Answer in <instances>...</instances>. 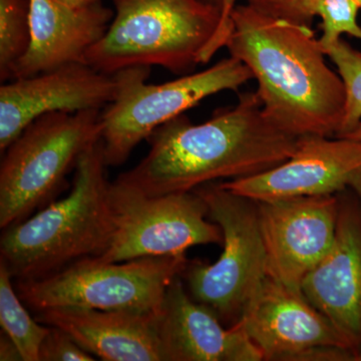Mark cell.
<instances>
[{
  "instance_id": "obj_1",
  "label": "cell",
  "mask_w": 361,
  "mask_h": 361,
  "mask_svg": "<svg viewBox=\"0 0 361 361\" xmlns=\"http://www.w3.org/2000/svg\"><path fill=\"white\" fill-rule=\"evenodd\" d=\"M298 139L271 122L257 92H243L205 123L183 114L161 125L148 137V155L118 179L151 196L192 192L276 167L293 155Z\"/></svg>"
},
{
  "instance_id": "obj_2",
  "label": "cell",
  "mask_w": 361,
  "mask_h": 361,
  "mask_svg": "<svg viewBox=\"0 0 361 361\" xmlns=\"http://www.w3.org/2000/svg\"><path fill=\"white\" fill-rule=\"evenodd\" d=\"M232 18L226 49L250 68L271 122L298 137H337L345 90L311 26L270 18L248 4L235 6Z\"/></svg>"
},
{
  "instance_id": "obj_3",
  "label": "cell",
  "mask_w": 361,
  "mask_h": 361,
  "mask_svg": "<svg viewBox=\"0 0 361 361\" xmlns=\"http://www.w3.org/2000/svg\"><path fill=\"white\" fill-rule=\"evenodd\" d=\"M108 32L85 63L113 75L130 66H158L176 73L207 65L228 44L233 9L212 0H113Z\"/></svg>"
},
{
  "instance_id": "obj_4",
  "label": "cell",
  "mask_w": 361,
  "mask_h": 361,
  "mask_svg": "<svg viewBox=\"0 0 361 361\" xmlns=\"http://www.w3.org/2000/svg\"><path fill=\"white\" fill-rule=\"evenodd\" d=\"M103 142L78 159L70 194L4 230L0 259L16 280L37 279L99 257L113 234Z\"/></svg>"
},
{
  "instance_id": "obj_5",
  "label": "cell",
  "mask_w": 361,
  "mask_h": 361,
  "mask_svg": "<svg viewBox=\"0 0 361 361\" xmlns=\"http://www.w3.org/2000/svg\"><path fill=\"white\" fill-rule=\"evenodd\" d=\"M101 113L47 114L30 123L9 145L0 166L2 230L54 201L80 157L101 140Z\"/></svg>"
},
{
  "instance_id": "obj_6",
  "label": "cell",
  "mask_w": 361,
  "mask_h": 361,
  "mask_svg": "<svg viewBox=\"0 0 361 361\" xmlns=\"http://www.w3.org/2000/svg\"><path fill=\"white\" fill-rule=\"evenodd\" d=\"M149 70V66H130L113 73L115 97L101 113V140L108 167L122 165L159 127L203 99L225 90L237 92L253 80L250 68L233 56L164 84H147Z\"/></svg>"
},
{
  "instance_id": "obj_7",
  "label": "cell",
  "mask_w": 361,
  "mask_h": 361,
  "mask_svg": "<svg viewBox=\"0 0 361 361\" xmlns=\"http://www.w3.org/2000/svg\"><path fill=\"white\" fill-rule=\"evenodd\" d=\"M194 191L222 230L223 250L213 264L188 262L182 277L195 300L212 310L225 326H235L267 278L258 202L213 183Z\"/></svg>"
},
{
  "instance_id": "obj_8",
  "label": "cell",
  "mask_w": 361,
  "mask_h": 361,
  "mask_svg": "<svg viewBox=\"0 0 361 361\" xmlns=\"http://www.w3.org/2000/svg\"><path fill=\"white\" fill-rule=\"evenodd\" d=\"M188 262L186 254L110 263L85 258L47 276L16 280V288L33 312L59 307L155 312Z\"/></svg>"
},
{
  "instance_id": "obj_9",
  "label": "cell",
  "mask_w": 361,
  "mask_h": 361,
  "mask_svg": "<svg viewBox=\"0 0 361 361\" xmlns=\"http://www.w3.org/2000/svg\"><path fill=\"white\" fill-rule=\"evenodd\" d=\"M109 206L111 243L92 257L101 262L184 255L191 247L223 242L220 226L195 191L151 196L116 179L109 188Z\"/></svg>"
},
{
  "instance_id": "obj_10",
  "label": "cell",
  "mask_w": 361,
  "mask_h": 361,
  "mask_svg": "<svg viewBox=\"0 0 361 361\" xmlns=\"http://www.w3.org/2000/svg\"><path fill=\"white\" fill-rule=\"evenodd\" d=\"M338 208V194L258 202L267 276L301 291L331 248Z\"/></svg>"
},
{
  "instance_id": "obj_11",
  "label": "cell",
  "mask_w": 361,
  "mask_h": 361,
  "mask_svg": "<svg viewBox=\"0 0 361 361\" xmlns=\"http://www.w3.org/2000/svg\"><path fill=\"white\" fill-rule=\"evenodd\" d=\"M361 173V141L303 135L293 155L260 174L225 180L221 186L257 202L337 195Z\"/></svg>"
},
{
  "instance_id": "obj_12",
  "label": "cell",
  "mask_w": 361,
  "mask_h": 361,
  "mask_svg": "<svg viewBox=\"0 0 361 361\" xmlns=\"http://www.w3.org/2000/svg\"><path fill=\"white\" fill-rule=\"evenodd\" d=\"M115 75L87 63H68L32 77L14 78L0 87L1 154L39 116L56 111H102L113 101Z\"/></svg>"
},
{
  "instance_id": "obj_13",
  "label": "cell",
  "mask_w": 361,
  "mask_h": 361,
  "mask_svg": "<svg viewBox=\"0 0 361 361\" xmlns=\"http://www.w3.org/2000/svg\"><path fill=\"white\" fill-rule=\"evenodd\" d=\"M348 190L338 194L331 248L305 278L301 292L356 353L361 346V202Z\"/></svg>"
},
{
  "instance_id": "obj_14",
  "label": "cell",
  "mask_w": 361,
  "mask_h": 361,
  "mask_svg": "<svg viewBox=\"0 0 361 361\" xmlns=\"http://www.w3.org/2000/svg\"><path fill=\"white\" fill-rule=\"evenodd\" d=\"M235 326L257 346L263 361H293L316 345L350 348L334 323L302 292L268 276Z\"/></svg>"
},
{
  "instance_id": "obj_15",
  "label": "cell",
  "mask_w": 361,
  "mask_h": 361,
  "mask_svg": "<svg viewBox=\"0 0 361 361\" xmlns=\"http://www.w3.org/2000/svg\"><path fill=\"white\" fill-rule=\"evenodd\" d=\"M182 275L169 284L158 315L164 361H263L239 327H227L186 290Z\"/></svg>"
},
{
  "instance_id": "obj_16",
  "label": "cell",
  "mask_w": 361,
  "mask_h": 361,
  "mask_svg": "<svg viewBox=\"0 0 361 361\" xmlns=\"http://www.w3.org/2000/svg\"><path fill=\"white\" fill-rule=\"evenodd\" d=\"M159 311L59 307L35 312V319L63 329L80 348L102 360L164 361Z\"/></svg>"
},
{
  "instance_id": "obj_17",
  "label": "cell",
  "mask_w": 361,
  "mask_h": 361,
  "mask_svg": "<svg viewBox=\"0 0 361 361\" xmlns=\"http://www.w3.org/2000/svg\"><path fill=\"white\" fill-rule=\"evenodd\" d=\"M30 2V47L16 66L13 80L85 63L87 51L103 39L115 16L101 0L82 8H70L54 0Z\"/></svg>"
},
{
  "instance_id": "obj_18",
  "label": "cell",
  "mask_w": 361,
  "mask_h": 361,
  "mask_svg": "<svg viewBox=\"0 0 361 361\" xmlns=\"http://www.w3.org/2000/svg\"><path fill=\"white\" fill-rule=\"evenodd\" d=\"M13 274L0 259V325L20 349L23 361H39V349L51 327L32 318L13 285Z\"/></svg>"
},
{
  "instance_id": "obj_19",
  "label": "cell",
  "mask_w": 361,
  "mask_h": 361,
  "mask_svg": "<svg viewBox=\"0 0 361 361\" xmlns=\"http://www.w3.org/2000/svg\"><path fill=\"white\" fill-rule=\"evenodd\" d=\"M30 44V0H0V80H13Z\"/></svg>"
},
{
  "instance_id": "obj_20",
  "label": "cell",
  "mask_w": 361,
  "mask_h": 361,
  "mask_svg": "<svg viewBox=\"0 0 361 361\" xmlns=\"http://www.w3.org/2000/svg\"><path fill=\"white\" fill-rule=\"evenodd\" d=\"M327 58L336 66L345 90V109L341 133L342 137L361 123V51L341 39L324 49Z\"/></svg>"
},
{
  "instance_id": "obj_21",
  "label": "cell",
  "mask_w": 361,
  "mask_h": 361,
  "mask_svg": "<svg viewBox=\"0 0 361 361\" xmlns=\"http://www.w3.org/2000/svg\"><path fill=\"white\" fill-rule=\"evenodd\" d=\"M360 7L355 0H315L314 14L322 18L323 49L348 35L361 40V25L357 21Z\"/></svg>"
},
{
  "instance_id": "obj_22",
  "label": "cell",
  "mask_w": 361,
  "mask_h": 361,
  "mask_svg": "<svg viewBox=\"0 0 361 361\" xmlns=\"http://www.w3.org/2000/svg\"><path fill=\"white\" fill-rule=\"evenodd\" d=\"M246 4L259 13L296 23L311 26L314 20L315 0H246Z\"/></svg>"
},
{
  "instance_id": "obj_23",
  "label": "cell",
  "mask_w": 361,
  "mask_h": 361,
  "mask_svg": "<svg viewBox=\"0 0 361 361\" xmlns=\"http://www.w3.org/2000/svg\"><path fill=\"white\" fill-rule=\"evenodd\" d=\"M39 349V361H94L90 353L75 341V339L58 327L49 326Z\"/></svg>"
},
{
  "instance_id": "obj_24",
  "label": "cell",
  "mask_w": 361,
  "mask_h": 361,
  "mask_svg": "<svg viewBox=\"0 0 361 361\" xmlns=\"http://www.w3.org/2000/svg\"><path fill=\"white\" fill-rule=\"evenodd\" d=\"M0 360L23 361L20 349L4 332H2L0 336Z\"/></svg>"
},
{
  "instance_id": "obj_25",
  "label": "cell",
  "mask_w": 361,
  "mask_h": 361,
  "mask_svg": "<svg viewBox=\"0 0 361 361\" xmlns=\"http://www.w3.org/2000/svg\"><path fill=\"white\" fill-rule=\"evenodd\" d=\"M61 6L70 7V8H82V7L90 6L96 4L99 0H54Z\"/></svg>"
},
{
  "instance_id": "obj_26",
  "label": "cell",
  "mask_w": 361,
  "mask_h": 361,
  "mask_svg": "<svg viewBox=\"0 0 361 361\" xmlns=\"http://www.w3.org/2000/svg\"><path fill=\"white\" fill-rule=\"evenodd\" d=\"M350 190L357 196L361 202V173L357 177L353 180V184L350 185Z\"/></svg>"
},
{
  "instance_id": "obj_27",
  "label": "cell",
  "mask_w": 361,
  "mask_h": 361,
  "mask_svg": "<svg viewBox=\"0 0 361 361\" xmlns=\"http://www.w3.org/2000/svg\"><path fill=\"white\" fill-rule=\"evenodd\" d=\"M342 137H348V139L358 140V141H361V123L357 127L355 128L353 132L349 133V134L344 135Z\"/></svg>"
},
{
  "instance_id": "obj_28",
  "label": "cell",
  "mask_w": 361,
  "mask_h": 361,
  "mask_svg": "<svg viewBox=\"0 0 361 361\" xmlns=\"http://www.w3.org/2000/svg\"><path fill=\"white\" fill-rule=\"evenodd\" d=\"M223 6H235V0H212Z\"/></svg>"
},
{
  "instance_id": "obj_29",
  "label": "cell",
  "mask_w": 361,
  "mask_h": 361,
  "mask_svg": "<svg viewBox=\"0 0 361 361\" xmlns=\"http://www.w3.org/2000/svg\"><path fill=\"white\" fill-rule=\"evenodd\" d=\"M355 361H361V346L355 353Z\"/></svg>"
},
{
  "instance_id": "obj_30",
  "label": "cell",
  "mask_w": 361,
  "mask_h": 361,
  "mask_svg": "<svg viewBox=\"0 0 361 361\" xmlns=\"http://www.w3.org/2000/svg\"><path fill=\"white\" fill-rule=\"evenodd\" d=\"M356 1V4H358V6L360 7V9H361V0H355Z\"/></svg>"
}]
</instances>
